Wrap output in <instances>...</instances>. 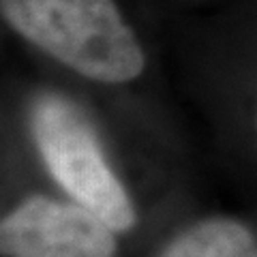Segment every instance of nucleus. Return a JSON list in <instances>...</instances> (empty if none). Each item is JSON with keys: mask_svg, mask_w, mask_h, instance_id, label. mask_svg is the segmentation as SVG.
<instances>
[{"mask_svg": "<svg viewBox=\"0 0 257 257\" xmlns=\"http://www.w3.org/2000/svg\"><path fill=\"white\" fill-rule=\"evenodd\" d=\"M9 26L37 50L82 77L128 84L146 67V54L116 0H0Z\"/></svg>", "mask_w": 257, "mask_h": 257, "instance_id": "f257e3e1", "label": "nucleus"}, {"mask_svg": "<svg viewBox=\"0 0 257 257\" xmlns=\"http://www.w3.org/2000/svg\"><path fill=\"white\" fill-rule=\"evenodd\" d=\"M28 131L45 170L73 202L99 214L116 234L135 227L133 199L109 167L94 124L73 99L39 92L28 107Z\"/></svg>", "mask_w": 257, "mask_h": 257, "instance_id": "f03ea898", "label": "nucleus"}, {"mask_svg": "<svg viewBox=\"0 0 257 257\" xmlns=\"http://www.w3.org/2000/svg\"><path fill=\"white\" fill-rule=\"evenodd\" d=\"M157 257H257V236L229 216H208L176 234Z\"/></svg>", "mask_w": 257, "mask_h": 257, "instance_id": "20e7f679", "label": "nucleus"}, {"mask_svg": "<svg viewBox=\"0 0 257 257\" xmlns=\"http://www.w3.org/2000/svg\"><path fill=\"white\" fill-rule=\"evenodd\" d=\"M5 257H118L116 231L77 202L28 195L3 216Z\"/></svg>", "mask_w": 257, "mask_h": 257, "instance_id": "7ed1b4c3", "label": "nucleus"}]
</instances>
